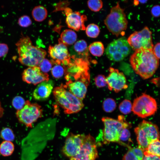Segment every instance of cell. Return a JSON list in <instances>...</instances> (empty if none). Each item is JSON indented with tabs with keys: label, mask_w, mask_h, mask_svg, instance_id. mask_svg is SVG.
Listing matches in <instances>:
<instances>
[{
	"label": "cell",
	"mask_w": 160,
	"mask_h": 160,
	"mask_svg": "<svg viewBox=\"0 0 160 160\" xmlns=\"http://www.w3.org/2000/svg\"><path fill=\"white\" fill-rule=\"evenodd\" d=\"M129 60L135 73L145 79L152 77L159 65V60L151 49L141 48L135 51Z\"/></svg>",
	"instance_id": "6da1fadb"
},
{
	"label": "cell",
	"mask_w": 160,
	"mask_h": 160,
	"mask_svg": "<svg viewBox=\"0 0 160 160\" xmlns=\"http://www.w3.org/2000/svg\"><path fill=\"white\" fill-rule=\"evenodd\" d=\"M19 57L18 60L22 64L32 67L38 66L45 58L46 52L44 49L33 45L30 38L23 36L15 44Z\"/></svg>",
	"instance_id": "7a4b0ae2"
},
{
	"label": "cell",
	"mask_w": 160,
	"mask_h": 160,
	"mask_svg": "<svg viewBox=\"0 0 160 160\" xmlns=\"http://www.w3.org/2000/svg\"><path fill=\"white\" fill-rule=\"evenodd\" d=\"M57 103L63 110L65 114L76 113L83 108L84 104L80 99L69 91L64 84L55 87L53 91Z\"/></svg>",
	"instance_id": "3957f363"
},
{
	"label": "cell",
	"mask_w": 160,
	"mask_h": 160,
	"mask_svg": "<svg viewBox=\"0 0 160 160\" xmlns=\"http://www.w3.org/2000/svg\"><path fill=\"white\" fill-rule=\"evenodd\" d=\"M65 79L67 81L81 80L90 82L89 64L86 58L71 56L68 64L63 66Z\"/></svg>",
	"instance_id": "277c9868"
},
{
	"label": "cell",
	"mask_w": 160,
	"mask_h": 160,
	"mask_svg": "<svg viewBox=\"0 0 160 160\" xmlns=\"http://www.w3.org/2000/svg\"><path fill=\"white\" fill-rule=\"evenodd\" d=\"M104 23L109 31L116 37L124 34L127 28L128 21L124 9L120 7L119 2L111 9Z\"/></svg>",
	"instance_id": "5b68a950"
},
{
	"label": "cell",
	"mask_w": 160,
	"mask_h": 160,
	"mask_svg": "<svg viewBox=\"0 0 160 160\" xmlns=\"http://www.w3.org/2000/svg\"><path fill=\"white\" fill-rule=\"evenodd\" d=\"M137 136L138 148L144 152L152 141L159 139L160 133L157 126L143 120L134 129Z\"/></svg>",
	"instance_id": "8992f818"
},
{
	"label": "cell",
	"mask_w": 160,
	"mask_h": 160,
	"mask_svg": "<svg viewBox=\"0 0 160 160\" xmlns=\"http://www.w3.org/2000/svg\"><path fill=\"white\" fill-rule=\"evenodd\" d=\"M104 125L103 132L104 140L105 142H118L123 129L129 127L130 124L122 115L118 116V119L105 117L102 119Z\"/></svg>",
	"instance_id": "52a82bcc"
},
{
	"label": "cell",
	"mask_w": 160,
	"mask_h": 160,
	"mask_svg": "<svg viewBox=\"0 0 160 160\" xmlns=\"http://www.w3.org/2000/svg\"><path fill=\"white\" fill-rule=\"evenodd\" d=\"M155 99L145 93L136 98L132 105V111L138 117L145 118L154 114L157 111Z\"/></svg>",
	"instance_id": "ba28073f"
},
{
	"label": "cell",
	"mask_w": 160,
	"mask_h": 160,
	"mask_svg": "<svg viewBox=\"0 0 160 160\" xmlns=\"http://www.w3.org/2000/svg\"><path fill=\"white\" fill-rule=\"evenodd\" d=\"M41 107L36 103H31L28 100L25 101L24 107L17 110L16 116L19 121L27 127H32V124L42 115Z\"/></svg>",
	"instance_id": "9c48e42d"
},
{
	"label": "cell",
	"mask_w": 160,
	"mask_h": 160,
	"mask_svg": "<svg viewBox=\"0 0 160 160\" xmlns=\"http://www.w3.org/2000/svg\"><path fill=\"white\" fill-rule=\"evenodd\" d=\"M131 47L124 37L118 39L110 43L107 47L105 53L111 60L120 61L130 53Z\"/></svg>",
	"instance_id": "30bf717a"
},
{
	"label": "cell",
	"mask_w": 160,
	"mask_h": 160,
	"mask_svg": "<svg viewBox=\"0 0 160 160\" xmlns=\"http://www.w3.org/2000/svg\"><path fill=\"white\" fill-rule=\"evenodd\" d=\"M152 32L147 26L140 31H135L128 37L127 41L135 51L141 48L153 49Z\"/></svg>",
	"instance_id": "8fae6325"
},
{
	"label": "cell",
	"mask_w": 160,
	"mask_h": 160,
	"mask_svg": "<svg viewBox=\"0 0 160 160\" xmlns=\"http://www.w3.org/2000/svg\"><path fill=\"white\" fill-rule=\"evenodd\" d=\"M98 156L95 141L90 135H85L78 153L70 160H95Z\"/></svg>",
	"instance_id": "7c38bea8"
},
{
	"label": "cell",
	"mask_w": 160,
	"mask_h": 160,
	"mask_svg": "<svg viewBox=\"0 0 160 160\" xmlns=\"http://www.w3.org/2000/svg\"><path fill=\"white\" fill-rule=\"evenodd\" d=\"M109 72L106 79L108 87L110 90L118 92L127 88L126 79L122 72L112 67L109 68Z\"/></svg>",
	"instance_id": "4fadbf2b"
},
{
	"label": "cell",
	"mask_w": 160,
	"mask_h": 160,
	"mask_svg": "<svg viewBox=\"0 0 160 160\" xmlns=\"http://www.w3.org/2000/svg\"><path fill=\"white\" fill-rule=\"evenodd\" d=\"M48 52L53 59L52 62L56 64L67 65L71 60V56L66 46L59 43L54 46L50 45Z\"/></svg>",
	"instance_id": "5bb4252c"
},
{
	"label": "cell",
	"mask_w": 160,
	"mask_h": 160,
	"mask_svg": "<svg viewBox=\"0 0 160 160\" xmlns=\"http://www.w3.org/2000/svg\"><path fill=\"white\" fill-rule=\"evenodd\" d=\"M85 135L83 134H71L67 138L63 151L64 154L71 158L79 152Z\"/></svg>",
	"instance_id": "9a60e30c"
},
{
	"label": "cell",
	"mask_w": 160,
	"mask_h": 160,
	"mask_svg": "<svg viewBox=\"0 0 160 160\" xmlns=\"http://www.w3.org/2000/svg\"><path fill=\"white\" fill-rule=\"evenodd\" d=\"M64 12L66 16V22L69 28L77 31L86 29L84 23L87 20L86 15L79 12H73L68 7L65 8Z\"/></svg>",
	"instance_id": "2e32d148"
},
{
	"label": "cell",
	"mask_w": 160,
	"mask_h": 160,
	"mask_svg": "<svg viewBox=\"0 0 160 160\" xmlns=\"http://www.w3.org/2000/svg\"><path fill=\"white\" fill-rule=\"evenodd\" d=\"M22 79L24 81L34 85L49 80L48 74L42 72L38 66L29 67L25 69Z\"/></svg>",
	"instance_id": "e0dca14e"
},
{
	"label": "cell",
	"mask_w": 160,
	"mask_h": 160,
	"mask_svg": "<svg viewBox=\"0 0 160 160\" xmlns=\"http://www.w3.org/2000/svg\"><path fill=\"white\" fill-rule=\"evenodd\" d=\"M89 83L82 81L69 80L65 86L71 92L78 98L82 100L85 97Z\"/></svg>",
	"instance_id": "ac0fdd59"
},
{
	"label": "cell",
	"mask_w": 160,
	"mask_h": 160,
	"mask_svg": "<svg viewBox=\"0 0 160 160\" xmlns=\"http://www.w3.org/2000/svg\"><path fill=\"white\" fill-rule=\"evenodd\" d=\"M53 86V83L51 80H49L40 83L33 92V97L38 100H43L47 99L50 95Z\"/></svg>",
	"instance_id": "d6986e66"
},
{
	"label": "cell",
	"mask_w": 160,
	"mask_h": 160,
	"mask_svg": "<svg viewBox=\"0 0 160 160\" xmlns=\"http://www.w3.org/2000/svg\"><path fill=\"white\" fill-rule=\"evenodd\" d=\"M77 38V34L74 31L71 29H65L61 33L58 41L59 43L67 46L74 44Z\"/></svg>",
	"instance_id": "ffe728a7"
},
{
	"label": "cell",
	"mask_w": 160,
	"mask_h": 160,
	"mask_svg": "<svg viewBox=\"0 0 160 160\" xmlns=\"http://www.w3.org/2000/svg\"><path fill=\"white\" fill-rule=\"evenodd\" d=\"M144 156V151L140 149L130 147L124 156L123 160H143Z\"/></svg>",
	"instance_id": "44dd1931"
},
{
	"label": "cell",
	"mask_w": 160,
	"mask_h": 160,
	"mask_svg": "<svg viewBox=\"0 0 160 160\" xmlns=\"http://www.w3.org/2000/svg\"><path fill=\"white\" fill-rule=\"evenodd\" d=\"M32 15L36 21L40 22L44 21L47 17V11L44 7L39 5L35 7L32 11Z\"/></svg>",
	"instance_id": "7402d4cb"
},
{
	"label": "cell",
	"mask_w": 160,
	"mask_h": 160,
	"mask_svg": "<svg viewBox=\"0 0 160 160\" xmlns=\"http://www.w3.org/2000/svg\"><path fill=\"white\" fill-rule=\"evenodd\" d=\"M73 49L79 55L84 57L85 58L88 55V48L86 42L84 40H80L74 43Z\"/></svg>",
	"instance_id": "603a6c76"
},
{
	"label": "cell",
	"mask_w": 160,
	"mask_h": 160,
	"mask_svg": "<svg viewBox=\"0 0 160 160\" xmlns=\"http://www.w3.org/2000/svg\"><path fill=\"white\" fill-rule=\"evenodd\" d=\"M14 149V144L12 142L4 140L0 144V153L4 156L11 155Z\"/></svg>",
	"instance_id": "cb8c5ba5"
},
{
	"label": "cell",
	"mask_w": 160,
	"mask_h": 160,
	"mask_svg": "<svg viewBox=\"0 0 160 160\" xmlns=\"http://www.w3.org/2000/svg\"><path fill=\"white\" fill-rule=\"evenodd\" d=\"M88 49L93 55L100 57L103 54L104 51L103 44L100 41H95L91 44Z\"/></svg>",
	"instance_id": "d4e9b609"
},
{
	"label": "cell",
	"mask_w": 160,
	"mask_h": 160,
	"mask_svg": "<svg viewBox=\"0 0 160 160\" xmlns=\"http://www.w3.org/2000/svg\"><path fill=\"white\" fill-rule=\"evenodd\" d=\"M144 154L153 155L160 157V141L159 140L151 142L144 152Z\"/></svg>",
	"instance_id": "484cf974"
},
{
	"label": "cell",
	"mask_w": 160,
	"mask_h": 160,
	"mask_svg": "<svg viewBox=\"0 0 160 160\" xmlns=\"http://www.w3.org/2000/svg\"><path fill=\"white\" fill-rule=\"evenodd\" d=\"M100 29L98 26L94 23L89 24L86 28V33L88 36L96 38L99 35Z\"/></svg>",
	"instance_id": "4316f807"
},
{
	"label": "cell",
	"mask_w": 160,
	"mask_h": 160,
	"mask_svg": "<svg viewBox=\"0 0 160 160\" xmlns=\"http://www.w3.org/2000/svg\"><path fill=\"white\" fill-rule=\"evenodd\" d=\"M116 104L113 99L108 98L103 102V108L105 111L110 113L116 109Z\"/></svg>",
	"instance_id": "83f0119b"
},
{
	"label": "cell",
	"mask_w": 160,
	"mask_h": 160,
	"mask_svg": "<svg viewBox=\"0 0 160 160\" xmlns=\"http://www.w3.org/2000/svg\"><path fill=\"white\" fill-rule=\"evenodd\" d=\"M0 136L5 141L12 142L15 138V136L12 130L9 128L3 129L0 132Z\"/></svg>",
	"instance_id": "f1b7e54d"
},
{
	"label": "cell",
	"mask_w": 160,
	"mask_h": 160,
	"mask_svg": "<svg viewBox=\"0 0 160 160\" xmlns=\"http://www.w3.org/2000/svg\"><path fill=\"white\" fill-rule=\"evenodd\" d=\"M132 104L131 101L125 99L120 103L119 109L120 112L124 114L129 113L132 111Z\"/></svg>",
	"instance_id": "f546056e"
},
{
	"label": "cell",
	"mask_w": 160,
	"mask_h": 160,
	"mask_svg": "<svg viewBox=\"0 0 160 160\" xmlns=\"http://www.w3.org/2000/svg\"><path fill=\"white\" fill-rule=\"evenodd\" d=\"M88 7L92 11L97 12L102 8L103 3L100 0H89L87 1Z\"/></svg>",
	"instance_id": "4dcf8cb0"
},
{
	"label": "cell",
	"mask_w": 160,
	"mask_h": 160,
	"mask_svg": "<svg viewBox=\"0 0 160 160\" xmlns=\"http://www.w3.org/2000/svg\"><path fill=\"white\" fill-rule=\"evenodd\" d=\"M53 63L48 59H44L40 63L38 66L41 71L45 73H47L51 70Z\"/></svg>",
	"instance_id": "1f68e13d"
},
{
	"label": "cell",
	"mask_w": 160,
	"mask_h": 160,
	"mask_svg": "<svg viewBox=\"0 0 160 160\" xmlns=\"http://www.w3.org/2000/svg\"><path fill=\"white\" fill-rule=\"evenodd\" d=\"M129 127L124 128L122 129L120 137L119 143L121 145H125V142H130V133L129 130Z\"/></svg>",
	"instance_id": "d6a6232c"
},
{
	"label": "cell",
	"mask_w": 160,
	"mask_h": 160,
	"mask_svg": "<svg viewBox=\"0 0 160 160\" xmlns=\"http://www.w3.org/2000/svg\"><path fill=\"white\" fill-rule=\"evenodd\" d=\"M51 70L52 76L56 79L61 78L65 73L64 68L61 64H55Z\"/></svg>",
	"instance_id": "836d02e7"
},
{
	"label": "cell",
	"mask_w": 160,
	"mask_h": 160,
	"mask_svg": "<svg viewBox=\"0 0 160 160\" xmlns=\"http://www.w3.org/2000/svg\"><path fill=\"white\" fill-rule=\"evenodd\" d=\"M25 101L24 99L20 96L15 97L12 101L13 107L17 110L21 109L24 106Z\"/></svg>",
	"instance_id": "e575fe53"
},
{
	"label": "cell",
	"mask_w": 160,
	"mask_h": 160,
	"mask_svg": "<svg viewBox=\"0 0 160 160\" xmlns=\"http://www.w3.org/2000/svg\"><path fill=\"white\" fill-rule=\"evenodd\" d=\"M18 23L21 27H27L31 24L32 21L29 16L27 15H23L19 18Z\"/></svg>",
	"instance_id": "d590c367"
},
{
	"label": "cell",
	"mask_w": 160,
	"mask_h": 160,
	"mask_svg": "<svg viewBox=\"0 0 160 160\" xmlns=\"http://www.w3.org/2000/svg\"><path fill=\"white\" fill-rule=\"evenodd\" d=\"M96 86L98 87L102 88L107 85L106 78L103 75H99L95 78Z\"/></svg>",
	"instance_id": "8d00e7d4"
},
{
	"label": "cell",
	"mask_w": 160,
	"mask_h": 160,
	"mask_svg": "<svg viewBox=\"0 0 160 160\" xmlns=\"http://www.w3.org/2000/svg\"><path fill=\"white\" fill-rule=\"evenodd\" d=\"M8 50L9 47L7 44L4 43H0V57L6 55Z\"/></svg>",
	"instance_id": "74e56055"
},
{
	"label": "cell",
	"mask_w": 160,
	"mask_h": 160,
	"mask_svg": "<svg viewBox=\"0 0 160 160\" xmlns=\"http://www.w3.org/2000/svg\"><path fill=\"white\" fill-rule=\"evenodd\" d=\"M151 12L152 15L154 17H158L160 16V6L155 5L151 9Z\"/></svg>",
	"instance_id": "f35d334b"
},
{
	"label": "cell",
	"mask_w": 160,
	"mask_h": 160,
	"mask_svg": "<svg viewBox=\"0 0 160 160\" xmlns=\"http://www.w3.org/2000/svg\"><path fill=\"white\" fill-rule=\"evenodd\" d=\"M153 51L156 57L160 59V42L155 44L153 49Z\"/></svg>",
	"instance_id": "ab89813d"
},
{
	"label": "cell",
	"mask_w": 160,
	"mask_h": 160,
	"mask_svg": "<svg viewBox=\"0 0 160 160\" xmlns=\"http://www.w3.org/2000/svg\"><path fill=\"white\" fill-rule=\"evenodd\" d=\"M143 160H160V157L150 154L144 155Z\"/></svg>",
	"instance_id": "60d3db41"
},
{
	"label": "cell",
	"mask_w": 160,
	"mask_h": 160,
	"mask_svg": "<svg viewBox=\"0 0 160 160\" xmlns=\"http://www.w3.org/2000/svg\"><path fill=\"white\" fill-rule=\"evenodd\" d=\"M4 112V109L1 106V102L0 101V118L2 116Z\"/></svg>",
	"instance_id": "b9f144b4"
},
{
	"label": "cell",
	"mask_w": 160,
	"mask_h": 160,
	"mask_svg": "<svg viewBox=\"0 0 160 160\" xmlns=\"http://www.w3.org/2000/svg\"><path fill=\"white\" fill-rule=\"evenodd\" d=\"M139 2H140V3H144L145 2H146L147 1L146 0H143V1H138Z\"/></svg>",
	"instance_id": "7bdbcfd3"
}]
</instances>
